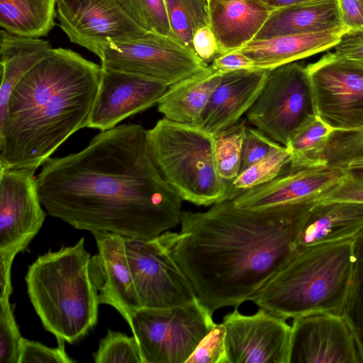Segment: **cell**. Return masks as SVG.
<instances>
[{
  "label": "cell",
  "instance_id": "obj_1",
  "mask_svg": "<svg viewBox=\"0 0 363 363\" xmlns=\"http://www.w3.org/2000/svg\"><path fill=\"white\" fill-rule=\"evenodd\" d=\"M36 182L48 213L78 230L152 240L181 222L182 200L156 167L140 124L101 131L82 150L50 157Z\"/></svg>",
  "mask_w": 363,
  "mask_h": 363
},
{
  "label": "cell",
  "instance_id": "obj_2",
  "mask_svg": "<svg viewBox=\"0 0 363 363\" xmlns=\"http://www.w3.org/2000/svg\"><path fill=\"white\" fill-rule=\"evenodd\" d=\"M315 202L249 209L227 199L204 212L182 211L181 230L157 238L203 306L238 308L292 256Z\"/></svg>",
  "mask_w": 363,
  "mask_h": 363
},
{
  "label": "cell",
  "instance_id": "obj_3",
  "mask_svg": "<svg viewBox=\"0 0 363 363\" xmlns=\"http://www.w3.org/2000/svg\"><path fill=\"white\" fill-rule=\"evenodd\" d=\"M101 66L52 48L10 95L0 123V168L37 169L73 133L86 128Z\"/></svg>",
  "mask_w": 363,
  "mask_h": 363
},
{
  "label": "cell",
  "instance_id": "obj_4",
  "mask_svg": "<svg viewBox=\"0 0 363 363\" xmlns=\"http://www.w3.org/2000/svg\"><path fill=\"white\" fill-rule=\"evenodd\" d=\"M354 238L298 247L250 301L285 319L342 315L354 262Z\"/></svg>",
  "mask_w": 363,
  "mask_h": 363
},
{
  "label": "cell",
  "instance_id": "obj_5",
  "mask_svg": "<svg viewBox=\"0 0 363 363\" xmlns=\"http://www.w3.org/2000/svg\"><path fill=\"white\" fill-rule=\"evenodd\" d=\"M84 238L40 255L28 268V297L45 330L74 343L98 320L99 294L90 272Z\"/></svg>",
  "mask_w": 363,
  "mask_h": 363
},
{
  "label": "cell",
  "instance_id": "obj_6",
  "mask_svg": "<svg viewBox=\"0 0 363 363\" xmlns=\"http://www.w3.org/2000/svg\"><path fill=\"white\" fill-rule=\"evenodd\" d=\"M147 138L156 167L182 200L197 206L227 200L228 183L216 169L213 135L164 117L147 130Z\"/></svg>",
  "mask_w": 363,
  "mask_h": 363
},
{
  "label": "cell",
  "instance_id": "obj_7",
  "mask_svg": "<svg viewBox=\"0 0 363 363\" xmlns=\"http://www.w3.org/2000/svg\"><path fill=\"white\" fill-rule=\"evenodd\" d=\"M213 313L198 298L168 308H141L128 323L142 363H186L215 325Z\"/></svg>",
  "mask_w": 363,
  "mask_h": 363
},
{
  "label": "cell",
  "instance_id": "obj_8",
  "mask_svg": "<svg viewBox=\"0 0 363 363\" xmlns=\"http://www.w3.org/2000/svg\"><path fill=\"white\" fill-rule=\"evenodd\" d=\"M314 114L306 67L291 62L268 71L264 85L246 116L257 129L286 146L293 133Z\"/></svg>",
  "mask_w": 363,
  "mask_h": 363
},
{
  "label": "cell",
  "instance_id": "obj_9",
  "mask_svg": "<svg viewBox=\"0 0 363 363\" xmlns=\"http://www.w3.org/2000/svg\"><path fill=\"white\" fill-rule=\"evenodd\" d=\"M99 59L101 67L138 75L168 86L208 65L177 38L154 32L110 43L102 50Z\"/></svg>",
  "mask_w": 363,
  "mask_h": 363
},
{
  "label": "cell",
  "instance_id": "obj_10",
  "mask_svg": "<svg viewBox=\"0 0 363 363\" xmlns=\"http://www.w3.org/2000/svg\"><path fill=\"white\" fill-rule=\"evenodd\" d=\"M33 168H0V287L12 286L11 267L40 230L43 208Z\"/></svg>",
  "mask_w": 363,
  "mask_h": 363
},
{
  "label": "cell",
  "instance_id": "obj_11",
  "mask_svg": "<svg viewBox=\"0 0 363 363\" xmlns=\"http://www.w3.org/2000/svg\"><path fill=\"white\" fill-rule=\"evenodd\" d=\"M306 70L315 114L334 130L363 127V68L329 52Z\"/></svg>",
  "mask_w": 363,
  "mask_h": 363
},
{
  "label": "cell",
  "instance_id": "obj_12",
  "mask_svg": "<svg viewBox=\"0 0 363 363\" xmlns=\"http://www.w3.org/2000/svg\"><path fill=\"white\" fill-rule=\"evenodd\" d=\"M125 245L141 308H168L197 298L191 282L158 238L125 237Z\"/></svg>",
  "mask_w": 363,
  "mask_h": 363
},
{
  "label": "cell",
  "instance_id": "obj_13",
  "mask_svg": "<svg viewBox=\"0 0 363 363\" xmlns=\"http://www.w3.org/2000/svg\"><path fill=\"white\" fill-rule=\"evenodd\" d=\"M56 6L59 26L69 40L99 58L108 43L147 32L128 16L120 0H57Z\"/></svg>",
  "mask_w": 363,
  "mask_h": 363
},
{
  "label": "cell",
  "instance_id": "obj_14",
  "mask_svg": "<svg viewBox=\"0 0 363 363\" xmlns=\"http://www.w3.org/2000/svg\"><path fill=\"white\" fill-rule=\"evenodd\" d=\"M286 320L262 308L252 315L236 308L226 314L228 363H289L291 325Z\"/></svg>",
  "mask_w": 363,
  "mask_h": 363
},
{
  "label": "cell",
  "instance_id": "obj_15",
  "mask_svg": "<svg viewBox=\"0 0 363 363\" xmlns=\"http://www.w3.org/2000/svg\"><path fill=\"white\" fill-rule=\"evenodd\" d=\"M289 363H363L342 315L314 313L293 318Z\"/></svg>",
  "mask_w": 363,
  "mask_h": 363
},
{
  "label": "cell",
  "instance_id": "obj_16",
  "mask_svg": "<svg viewBox=\"0 0 363 363\" xmlns=\"http://www.w3.org/2000/svg\"><path fill=\"white\" fill-rule=\"evenodd\" d=\"M169 86L101 67L99 86L86 128L104 131L157 104Z\"/></svg>",
  "mask_w": 363,
  "mask_h": 363
},
{
  "label": "cell",
  "instance_id": "obj_17",
  "mask_svg": "<svg viewBox=\"0 0 363 363\" xmlns=\"http://www.w3.org/2000/svg\"><path fill=\"white\" fill-rule=\"evenodd\" d=\"M345 172L342 167L328 164L289 168L270 182L240 193L233 201L249 209L317 201Z\"/></svg>",
  "mask_w": 363,
  "mask_h": 363
},
{
  "label": "cell",
  "instance_id": "obj_18",
  "mask_svg": "<svg viewBox=\"0 0 363 363\" xmlns=\"http://www.w3.org/2000/svg\"><path fill=\"white\" fill-rule=\"evenodd\" d=\"M92 234L98 252L91 258L90 272L99 303L111 306L128 323L141 306L127 259L125 237L108 232Z\"/></svg>",
  "mask_w": 363,
  "mask_h": 363
},
{
  "label": "cell",
  "instance_id": "obj_19",
  "mask_svg": "<svg viewBox=\"0 0 363 363\" xmlns=\"http://www.w3.org/2000/svg\"><path fill=\"white\" fill-rule=\"evenodd\" d=\"M269 70L224 73L212 94L198 126L216 136L239 122L259 96Z\"/></svg>",
  "mask_w": 363,
  "mask_h": 363
},
{
  "label": "cell",
  "instance_id": "obj_20",
  "mask_svg": "<svg viewBox=\"0 0 363 363\" xmlns=\"http://www.w3.org/2000/svg\"><path fill=\"white\" fill-rule=\"evenodd\" d=\"M348 30L343 26L317 33L252 40L237 51L253 60L255 69L270 70L334 48Z\"/></svg>",
  "mask_w": 363,
  "mask_h": 363
},
{
  "label": "cell",
  "instance_id": "obj_21",
  "mask_svg": "<svg viewBox=\"0 0 363 363\" xmlns=\"http://www.w3.org/2000/svg\"><path fill=\"white\" fill-rule=\"evenodd\" d=\"M272 11L255 0L209 3V26L219 55L238 50L252 40Z\"/></svg>",
  "mask_w": 363,
  "mask_h": 363
},
{
  "label": "cell",
  "instance_id": "obj_22",
  "mask_svg": "<svg viewBox=\"0 0 363 363\" xmlns=\"http://www.w3.org/2000/svg\"><path fill=\"white\" fill-rule=\"evenodd\" d=\"M363 230V203L316 201L309 210L297 247L354 238Z\"/></svg>",
  "mask_w": 363,
  "mask_h": 363
},
{
  "label": "cell",
  "instance_id": "obj_23",
  "mask_svg": "<svg viewBox=\"0 0 363 363\" xmlns=\"http://www.w3.org/2000/svg\"><path fill=\"white\" fill-rule=\"evenodd\" d=\"M343 26L337 0H313L273 10L253 40L317 33Z\"/></svg>",
  "mask_w": 363,
  "mask_h": 363
},
{
  "label": "cell",
  "instance_id": "obj_24",
  "mask_svg": "<svg viewBox=\"0 0 363 363\" xmlns=\"http://www.w3.org/2000/svg\"><path fill=\"white\" fill-rule=\"evenodd\" d=\"M223 74L208 65L170 85L157 104L158 111L171 121L198 125Z\"/></svg>",
  "mask_w": 363,
  "mask_h": 363
},
{
  "label": "cell",
  "instance_id": "obj_25",
  "mask_svg": "<svg viewBox=\"0 0 363 363\" xmlns=\"http://www.w3.org/2000/svg\"><path fill=\"white\" fill-rule=\"evenodd\" d=\"M52 49L49 41L16 35L1 29L0 123L6 116L9 99L14 87Z\"/></svg>",
  "mask_w": 363,
  "mask_h": 363
},
{
  "label": "cell",
  "instance_id": "obj_26",
  "mask_svg": "<svg viewBox=\"0 0 363 363\" xmlns=\"http://www.w3.org/2000/svg\"><path fill=\"white\" fill-rule=\"evenodd\" d=\"M57 0H0L1 29L18 35L40 38L55 25Z\"/></svg>",
  "mask_w": 363,
  "mask_h": 363
},
{
  "label": "cell",
  "instance_id": "obj_27",
  "mask_svg": "<svg viewBox=\"0 0 363 363\" xmlns=\"http://www.w3.org/2000/svg\"><path fill=\"white\" fill-rule=\"evenodd\" d=\"M334 130L316 114L306 119L291 135L286 147L290 169L326 164L322 155Z\"/></svg>",
  "mask_w": 363,
  "mask_h": 363
},
{
  "label": "cell",
  "instance_id": "obj_28",
  "mask_svg": "<svg viewBox=\"0 0 363 363\" xmlns=\"http://www.w3.org/2000/svg\"><path fill=\"white\" fill-rule=\"evenodd\" d=\"M174 35L194 50L193 37L200 28L209 26L208 0H164Z\"/></svg>",
  "mask_w": 363,
  "mask_h": 363
},
{
  "label": "cell",
  "instance_id": "obj_29",
  "mask_svg": "<svg viewBox=\"0 0 363 363\" xmlns=\"http://www.w3.org/2000/svg\"><path fill=\"white\" fill-rule=\"evenodd\" d=\"M291 154L286 146L270 154L240 172L228 184L227 199L240 193L266 184L281 174L289 164Z\"/></svg>",
  "mask_w": 363,
  "mask_h": 363
},
{
  "label": "cell",
  "instance_id": "obj_30",
  "mask_svg": "<svg viewBox=\"0 0 363 363\" xmlns=\"http://www.w3.org/2000/svg\"><path fill=\"white\" fill-rule=\"evenodd\" d=\"M245 120L214 136V159L219 176L228 184L240 173Z\"/></svg>",
  "mask_w": 363,
  "mask_h": 363
},
{
  "label": "cell",
  "instance_id": "obj_31",
  "mask_svg": "<svg viewBox=\"0 0 363 363\" xmlns=\"http://www.w3.org/2000/svg\"><path fill=\"white\" fill-rule=\"evenodd\" d=\"M351 286L342 315L350 325L363 358V230L354 238Z\"/></svg>",
  "mask_w": 363,
  "mask_h": 363
},
{
  "label": "cell",
  "instance_id": "obj_32",
  "mask_svg": "<svg viewBox=\"0 0 363 363\" xmlns=\"http://www.w3.org/2000/svg\"><path fill=\"white\" fill-rule=\"evenodd\" d=\"M120 2L128 16L145 31L175 37L164 0H120Z\"/></svg>",
  "mask_w": 363,
  "mask_h": 363
},
{
  "label": "cell",
  "instance_id": "obj_33",
  "mask_svg": "<svg viewBox=\"0 0 363 363\" xmlns=\"http://www.w3.org/2000/svg\"><path fill=\"white\" fill-rule=\"evenodd\" d=\"M93 357L96 363H142L135 337L111 329L101 339Z\"/></svg>",
  "mask_w": 363,
  "mask_h": 363
},
{
  "label": "cell",
  "instance_id": "obj_34",
  "mask_svg": "<svg viewBox=\"0 0 363 363\" xmlns=\"http://www.w3.org/2000/svg\"><path fill=\"white\" fill-rule=\"evenodd\" d=\"M359 157H363V127L352 130H334L322 155L326 164L340 167Z\"/></svg>",
  "mask_w": 363,
  "mask_h": 363
},
{
  "label": "cell",
  "instance_id": "obj_35",
  "mask_svg": "<svg viewBox=\"0 0 363 363\" xmlns=\"http://www.w3.org/2000/svg\"><path fill=\"white\" fill-rule=\"evenodd\" d=\"M10 294L0 296V363H18L22 336L13 315Z\"/></svg>",
  "mask_w": 363,
  "mask_h": 363
},
{
  "label": "cell",
  "instance_id": "obj_36",
  "mask_svg": "<svg viewBox=\"0 0 363 363\" xmlns=\"http://www.w3.org/2000/svg\"><path fill=\"white\" fill-rule=\"evenodd\" d=\"M186 363H228L225 329L222 323H215L199 342Z\"/></svg>",
  "mask_w": 363,
  "mask_h": 363
},
{
  "label": "cell",
  "instance_id": "obj_37",
  "mask_svg": "<svg viewBox=\"0 0 363 363\" xmlns=\"http://www.w3.org/2000/svg\"><path fill=\"white\" fill-rule=\"evenodd\" d=\"M281 144L258 129L246 126L242 149L240 172L280 149Z\"/></svg>",
  "mask_w": 363,
  "mask_h": 363
},
{
  "label": "cell",
  "instance_id": "obj_38",
  "mask_svg": "<svg viewBox=\"0 0 363 363\" xmlns=\"http://www.w3.org/2000/svg\"><path fill=\"white\" fill-rule=\"evenodd\" d=\"M65 341L57 340V347L22 337L18 363H72L75 361L67 354Z\"/></svg>",
  "mask_w": 363,
  "mask_h": 363
},
{
  "label": "cell",
  "instance_id": "obj_39",
  "mask_svg": "<svg viewBox=\"0 0 363 363\" xmlns=\"http://www.w3.org/2000/svg\"><path fill=\"white\" fill-rule=\"evenodd\" d=\"M317 201L363 203V179L346 172L340 180Z\"/></svg>",
  "mask_w": 363,
  "mask_h": 363
},
{
  "label": "cell",
  "instance_id": "obj_40",
  "mask_svg": "<svg viewBox=\"0 0 363 363\" xmlns=\"http://www.w3.org/2000/svg\"><path fill=\"white\" fill-rule=\"evenodd\" d=\"M334 48L336 55L363 68V30L345 33Z\"/></svg>",
  "mask_w": 363,
  "mask_h": 363
},
{
  "label": "cell",
  "instance_id": "obj_41",
  "mask_svg": "<svg viewBox=\"0 0 363 363\" xmlns=\"http://www.w3.org/2000/svg\"><path fill=\"white\" fill-rule=\"evenodd\" d=\"M192 43L194 52L206 63L219 55L216 38L209 26H203L196 31Z\"/></svg>",
  "mask_w": 363,
  "mask_h": 363
},
{
  "label": "cell",
  "instance_id": "obj_42",
  "mask_svg": "<svg viewBox=\"0 0 363 363\" xmlns=\"http://www.w3.org/2000/svg\"><path fill=\"white\" fill-rule=\"evenodd\" d=\"M212 62L211 65L223 73L238 70L255 69L253 60L237 50L219 55Z\"/></svg>",
  "mask_w": 363,
  "mask_h": 363
},
{
  "label": "cell",
  "instance_id": "obj_43",
  "mask_svg": "<svg viewBox=\"0 0 363 363\" xmlns=\"http://www.w3.org/2000/svg\"><path fill=\"white\" fill-rule=\"evenodd\" d=\"M342 25L349 30H363V4L359 0H337Z\"/></svg>",
  "mask_w": 363,
  "mask_h": 363
},
{
  "label": "cell",
  "instance_id": "obj_44",
  "mask_svg": "<svg viewBox=\"0 0 363 363\" xmlns=\"http://www.w3.org/2000/svg\"><path fill=\"white\" fill-rule=\"evenodd\" d=\"M273 11L313 0H255Z\"/></svg>",
  "mask_w": 363,
  "mask_h": 363
},
{
  "label": "cell",
  "instance_id": "obj_45",
  "mask_svg": "<svg viewBox=\"0 0 363 363\" xmlns=\"http://www.w3.org/2000/svg\"><path fill=\"white\" fill-rule=\"evenodd\" d=\"M342 168L347 173L363 179V157L357 158L348 162Z\"/></svg>",
  "mask_w": 363,
  "mask_h": 363
},
{
  "label": "cell",
  "instance_id": "obj_46",
  "mask_svg": "<svg viewBox=\"0 0 363 363\" xmlns=\"http://www.w3.org/2000/svg\"><path fill=\"white\" fill-rule=\"evenodd\" d=\"M209 3H218V4H224L233 0H208Z\"/></svg>",
  "mask_w": 363,
  "mask_h": 363
},
{
  "label": "cell",
  "instance_id": "obj_47",
  "mask_svg": "<svg viewBox=\"0 0 363 363\" xmlns=\"http://www.w3.org/2000/svg\"><path fill=\"white\" fill-rule=\"evenodd\" d=\"M359 1H360L362 2V4H363V0H359Z\"/></svg>",
  "mask_w": 363,
  "mask_h": 363
}]
</instances>
